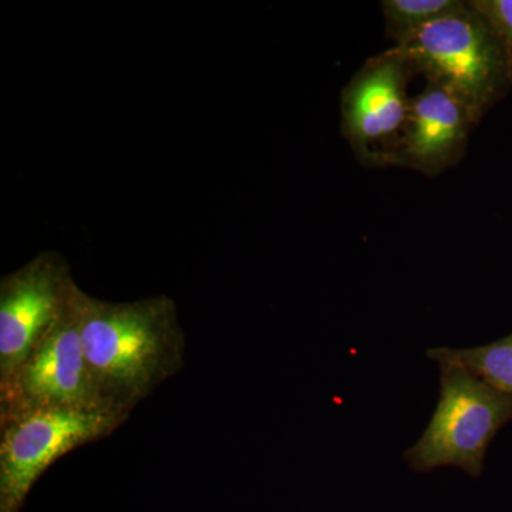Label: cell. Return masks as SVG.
I'll return each mask as SVG.
<instances>
[{
	"instance_id": "obj_9",
	"label": "cell",
	"mask_w": 512,
	"mask_h": 512,
	"mask_svg": "<svg viewBox=\"0 0 512 512\" xmlns=\"http://www.w3.org/2000/svg\"><path fill=\"white\" fill-rule=\"evenodd\" d=\"M430 359L464 367L512 399V335L471 349H430Z\"/></svg>"
},
{
	"instance_id": "obj_6",
	"label": "cell",
	"mask_w": 512,
	"mask_h": 512,
	"mask_svg": "<svg viewBox=\"0 0 512 512\" xmlns=\"http://www.w3.org/2000/svg\"><path fill=\"white\" fill-rule=\"evenodd\" d=\"M413 74L409 60L392 47L367 60L343 90V134L363 161L390 165L409 119Z\"/></svg>"
},
{
	"instance_id": "obj_2",
	"label": "cell",
	"mask_w": 512,
	"mask_h": 512,
	"mask_svg": "<svg viewBox=\"0 0 512 512\" xmlns=\"http://www.w3.org/2000/svg\"><path fill=\"white\" fill-rule=\"evenodd\" d=\"M394 47L427 83L466 103L477 121L512 83L500 37L471 2Z\"/></svg>"
},
{
	"instance_id": "obj_7",
	"label": "cell",
	"mask_w": 512,
	"mask_h": 512,
	"mask_svg": "<svg viewBox=\"0 0 512 512\" xmlns=\"http://www.w3.org/2000/svg\"><path fill=\"white\" fill-rule=\"evenodd\" d=\"M76 286L57 252H42L0 279V383L62 315Z\"/></svg>"
},
{
	"instance_id": "obj_11",
	"label": "cell",
	"mask_w": 512,
	"mask_h": 512,
	"mask_svg": "<svg viewBox=\"0 0 512 512\" xmlns=\"http://www.w3.org/2000/svg\"><path fill=\"white\" fill-rule=\"evenodd\" d=\"M471 5L488 20L500 37L512 82V0H476Z\"/></svg>"
},
{
	"instance_id": "obj_10",
	"label": "cell",
	"mask_w": 512,
	"mask_h": 512,
	"mask_svg": "<svg viewBox=\"0 0 512 512\" xmlns=\"http://www.w3.org/2000/svg\"><path fill=\"white\" fill-rule=\"evenodd\" d=\"M464 5L460 0H384L382 10L387 33L399 43Z\"/></svg>"
},
{
	"instance_id": "obj_8",
	"label": "cell",
	"mask_w": 512,
	"mask_h": 512,
	"mask_svg": "<svg viewBox=\"0 0 512 512\" xmlns=\"http://www.w3.org/2000/svg\"><path fill=\"white\" fill-rule=\"evenodd\" d=\"M474 114L453 93L427 83L412 99L409 119L390 165L436 175L463 156Z\"/></svg>"
},
{
	"instance_id": "obj_5",
	"label": "cell",
	"mask_w": 512,
	"mask_h": 512,
	"mask_svg": "<svg viewBox=\"0 0 512 512\" xmlns=\"http://www.w3.org/2000/svg\"><path fill=\"white\" fill-rule=\"evenodd\" d=\"M76 288L62 315L37 340L18 369L0 383V414L53 407L110 410L97 396L84 357L74 309Z\"/></svg>"
},
{
	"instance_id": "obj_4",
	"label": "cell",
	"mask_w": 512,
	"mask_h": 512,
	"mask_svg": "<svg viewBox=\"0 0 512 512\" xmlns=\"http://www.w3.org/2000/svg\"><path fill=\"white\" fill-rule=\"evenodd\" d=\"M128 416L60 407L0 414V512H19L47 468L76 448L106 439Z\"/></svg>"
},
{
	"instance_id": "obj_1",
	"label": "cell",
	"mask_w": 512,
	"mask_h": 512,
	"mask_svg": "<svg viewBox=\"0 0 512 512\" xmlns=\"http://www.w3.org/2000/svg\"><path fill=\"white\" fill-rule=\"evenodd\" d=\"M84 357L106 409L130 414L184 366L185 335L168 296L106 302L74 292Z\"/></svg>"
},
{
	"instance_id": "obj_3",
	"label": "cell",
	"mask_w": 512,
	"mask_h": 512,
	"mask_svg": "<svg viewBox=\"0 0 512 512\" xmlns=\"http://www.w3.org/2000/svg\"><path fill=\"white\" fill-rule=\"evenodd\" d=\"M439 365V403L423 436L404 458L417 473L457 467L480 477L491 441L512 420V399L464 367Z\"/></svg>"
}]
</instances>
